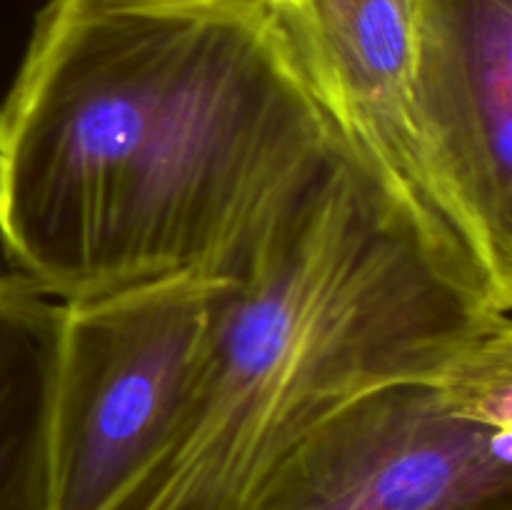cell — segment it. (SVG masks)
Listing matches in <instances>:
<instances>
[{"label":"cell","mask_w":512,"mask_h":510,"mask_svg":"<svg viewBox=\"0 0 512 510\" xmlns=\"http://www.w3.org/2000/svg\"><path fill=\"white\" fill-rule=\"evenodd\" d=\"M340 153L265 0H48L0 100V245L63 303L230 280Z\"/></svg>","instance_id":"obj_1"},{"label":"cell","mask_w":512,"mask_h":510,"mask_svg":"<svg viewBox=\"0 0 512 510\" xmlns=\"http://www.w3.org/2000/svg\"><path fill=\"white\" fill-rule=\"evenodd\" d=\"M505 340L510 313L343 148L225 280L188 405L110 510H248L345 403Z\"/></svg>","instance_id":"obj_2"},{"label":"cell","mask_w":512,"mask_h":510,"mask_svg":"<svg viewBox=\"0 0 512 510\" xmlns=\"http://www.w3.org/2000/svg\"><path fill=\"white\" fill-rule=\"evenodd\" d=\"M248 510H512V340L443 378L365 390Z\"/></svg>","instance_id":"obj_3"},{"label":"cell","mask_w":512,"mask_h":510,"mask_svg":"<svg viewBox=\"0 0 512 510\" xmlns=\"http://www.w3.org/2000/svg\"><path fill=\"white\" fill-rule=\"evenodd\" d=\"M223 288L183 273L63 303L55 510H110L153 465L188 405Z\"/></svg>","instance_id":"obj_4"},{"label":"cell","mask_w":512,"mask_h":510,"mask_svg":"<svg viewBox=\"0 0 512 510\" xmlns=\"http://www.w3.org/2000/svg\"><path fill=\"white\" fill-rule=\"evenodd\" d=\"M413 108L480 283L512 310V0H415Z\"/></svg>","instance_id":"obj_5"},{"label":"cell","mask_w":512,"mask_h":510,"mask_svg":"<svg viewBox=\"0 0 512 510\" xmlns=\"http://www.w3.org/2000/svg\"><path fill=\"white\" fill-rule=\"evenodd\" d=\"M265 5L345 153L408 210L430 243L478 278L430 173L415 123V0H265Z\"/></svg>","instance_id":"obj_6"},{"label":"cell","mask_w":512,"mask_h":510,"mask_svg":"<svg viewBox=\"0 0 512 510\" xmlns=\"http://www.w3.org/2000/svg\"><path fill=\"white\" fill-rule=\"evenodd\" d=\"M63 300L0 275V510L53 508V400Z\"/></svg>","instance_id":"obj_7"}]
</instances>
